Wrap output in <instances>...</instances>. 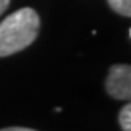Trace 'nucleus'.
<instances>
[{
	"instance_id": "obj_1",
	"label": "nucleus",
	"mask_w": 131,
	"mask_h": 131,
	"mask_svg": "<svg viewBox=\"0 0 131 131\" xmlns=\"http://www.w3.org/2000/svg\"><path fill=\"white\" fill-rule=\"evenodd\" d=\"M40 32V16L32 8H21L0 22V57H8L36 40Z\"/></svg>"
},
{
	"instance_id": "obj_2",
	"label": "nucleus",
	"mask_w": 131,
	"mask_h": 131,
	"mask_svg": "<svg viewBox=\"0 0 131 131\" xmlns=\"http://www.w3.org/2000/svg\"><path fill=\"white\" fill-rule=\"evenodd\" d=\"M106 92L115 100L131 98V68L129 65H112L106 78Z\"/></svg>"
},
{
	"instance_id": "obj_3",
	"label": "nucleus",
	"mask_w": 131,
	"mask_h": 131,
	"mask_svg": "<svg viewBox=\"0 0 131 131\" xmlns=\"http://www.w3.org/2000/svg\"><path fill=\"white\" fill-rule=\"evenodd\" d=\"M109 6L122 16H131V0H107Z\"/></svg>"
},
{
	"instance_id": "obj_4",
	"label": "nucleus",
	"mask_w": 131,
	"mask_h": 131,
	"mask_svg": "<svg viewBox=\"0 0 131 131\" xmlns=\"http://www.w3.org/2000/svg\"><path fill=\"white\" fill-rule=\"evenodd\" d=\"M118 123H120L122 131H131V104L129 103H126V104L120 109Z\"/></svg>"
},
{
	"instance_id": "obj_5",
	"label": "nucleus",
	"mask_w": 131,
	"mask_h": 131,
	"mask_svg": "<svg viewBox=\"0 0 131 131\" xmlns=\"http://www.w3.org/2000/svg\"><path fill=\"white\" fill-rule=\"evenodd\" d=\"M0 131H36L32 128H24V126H8V128H2Z\"/></svg>"
},
{
	"instance_id": "obj_6",
	"label": "nucleus",
	"mask_w": 131,
	"mask_h": 131,
	"mask_svg": "<svg viewBox=\"0 0 131 131\" xmlns=\"http://www.w3.org/2000/svg\"><path fill=\"white\" fill-rule=\"evenodd\" d=\"M8 5H10V0H0V16H2V14L6 11Z\"/></svg>"
}]
</instances>
